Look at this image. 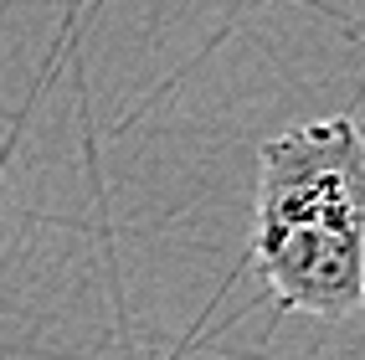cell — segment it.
<instances>
[{
	"label": "cell",
	"mask_w": 365,
	"mask_h": 360,
	"mask_svg": "<svg viewBox=\"0 0 365 360\" xmlns=\"http://www.w3.org/2000/svg\"><path fill=\"white\" fill-rule=\"evenodd\" d=\"M252 262L288 314L350 319L365 299V129L350 113L283 129L257 155Z\"/></svg>",
	"instance_id": "cell-1"
},
{
	"label": "cell",
	"mask_w": 365,
	"mask_h": 360,
	"mask_svg": "<svg viewBox=\"0 0 365 360\" xmlns=\"http://www.w3.org/2000/svg\"><path fill=\"white\" fill-rule=\"evenodd\" d=\"M360 314H365V299H360Z\"/></svg>",
	"instance_id": "cell-2"
}]
</instances>
